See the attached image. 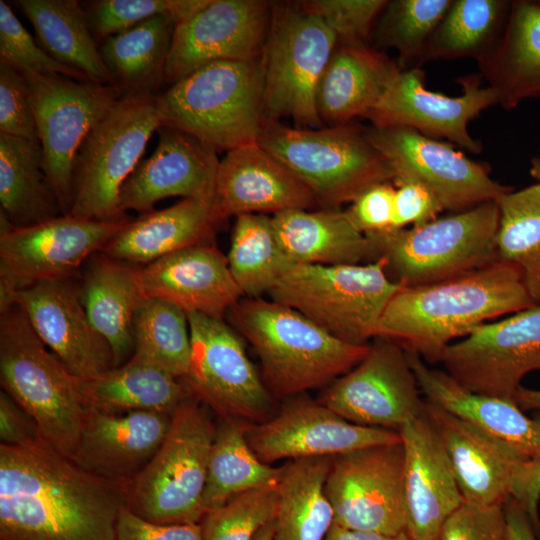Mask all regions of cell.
Here are the masks:
<instances>
[{
	"instance_id": "cell-42",
	"label": "cell",
	"mask_w": 540,
	"mask_h": 540,
	"mask_svg": "<svg viewBox=\"0 0 540 540\" xmlns=\"http://www.w3.org/2000/svg\"><path fill=\"white\" fill-rule=\"evenodd\" d=\"M498 258L515 264L535 304H540V183L510 190L496 200Z\"/></svg>"
},
{
	"instance_id": "cell-62",
	"label": "cell",
	"mask_w": 540,
	"mask_h": 540,
	"mask_svg": "<svg viewBox=\"0 0 540 540\" xmlns=\"http://www.w3.org/2000/svg\"><path fill=\"white\" fill-rule=\"evenodd\" d=\"M531 173L537 179L538 183H540V162L539 161L537 160L534 161Z\"/></svg>"
},
{
	"instance_id": "cell-43",
	"label": "cell",
	"mask_w": 540,
	"mask_h": 540,
	"mask_svg": "<svg viewBox=\"0 0 540 540\" xmlns=\"http://www.w3.org/2000/svg\"><path fill=\"white\" fill-rule=\"evenodd\" d=\"M133 358L183 379L189 369L191 337L187 314L157 298L144 297L132 322Z\"/></svg>"
},
{
	"instance_id": "cell-3",
	"label": "cell",
	"mask_w": 540,
	"mask_h": 540,
	"mask_svg": "<svg viewBox=\"0 0 540 540\" xmlns=\"http://www.w3.org/2000/svg\"><path fill=\"white\" fill-rule=\"evenodd\" d=\"M229 324L253 347L261 377L278 399L302 395L332 383L355 367L368 345L333 336L298 311L262 298H241L229 311Z\"/></svg>"
},
{
	"instance_id": "cell-13",
	"label": "cell",
	"mask_w": 540,
	"mask_h": 540,
	"mask_svg": "<svg viewBox=\"0 0 540 540\" xmlns=\"http://www.w3.org/2000/svg\"><path fill=\"white\" fill-rule=\"evenodd\" d=\"M24 77L42 149L43 171L60 213L65 215L72 205L78 150L122 93L113 85L75 80L60 74Z\"/></svg>"
},
{
	"instance_id": "cell-51",
	"label": "cell",
	"mask_w": 540,
	"mask_h": 540,
	"mask_svg": "<svg viewBox=\"0 0 540 540\" xmlns=\"http://www.w3.org/2000/svg\"><path fill=\"white\" fill-rule=\"evenodd\" d=\"M439 540H509L503 503H463L445 522Z\"/></svg>"
},
{
	"instance_id": "cell-24",
	"label": "cell",
	"mask_w": 540,
	"mask_h": 540,
	"mask_svg": "<svg viewBox=\"0 0 540 540\" xmlns=\"http://www.w3.org/2000/svg\"><path fill=\"white\" fill-rule=\"evenodd\" d=\"M398 432L404 449L406 532L413 540H439L445 522L463 504L450 461L425 408Z\"/></svg>"
},
{
	"instance_id": "cell-53",
	"label": "cell",
	"mask_w": 540,
	"mask_h": 540,
	"mask_svg": "<svg viewBox=\"0 0 540 540\" xmlns=\"http://www.w3.org/2000/svg\"><path fill=\"white\" fill-rule=\"evenodd\" d=\"M394 193L390 182L374 184L361 192L346 210L355 227L365 235L391 230Z\"/></svg>"
},
{
	"instance_id": "cell-50",
	"label": "cell",
	"mask_w": 540,
	"mask_h": 540,
	"mask_svg": "<svg viewBox=\"0 0 540 540\" xmlns=\"http://www.w3.org/2000/svg\"><path fill=\"white\" fill-rule=\"evenodd\" d=\"M0 134L38 140L27 80L21 73L2 63H0Z\"/></svg>"
},
{
	"instance_id": "cell-21",
	"label": "cell",
	"mask_w": 540,
	"mask_h": 540,
	"mask_svg": "<svg viewBox=\"0 0 540 540\" xmlns=\"http://www.w3.org/2000/svg\"><path fill=\"white\" fill-rule=\"evenodd\" d=\"M456 97L426 89L424 72L415 67L401 70L375 108L366 116L375 127H407L431 138H445L457 146L480 153L482 145L468 131L469 122L494 104L496 91L481 86V76L460 79Z\"/></svg>"
},
{
	"instance_id": "cell-46",
	"label": "cell",
	"mask_w": 540,
	"mask_h": 540,
	"mask_svg": "<svg viewBox=\"0 0 540 540\" xmlns=\"http://www.w3.org/2000/svg\"><path fill=\"white\" fill-rule=\"evenodd\" d=\"M278 504L277 483L241 493L204 515L202 540H255L273 521Z\"/></svg>"
},
{
	"instance_id": "cell-19",
	"label": "cell",
	"mask_w": 540,
	"mask_h": 540,
	"mask_svg": "<svg viewBox=\"0 0 540 540\" xmlns=\"http://www.w3.org/2000/svg\"><path fill=\"white\" fill-rule=\"evenodd\" d=\"M245 436L255 455L269 465L401 442L397 431L351 423L301 395L285 399L270 419L249 425Z\"/></svg>"
},
{
	"instance_id": "cell-38",
	"label": "cell",
	"mask_w": 540,
	"mask_h": 540,
	"mask_svg": "<svg viewBox=\"0 0 540 540\" xmlns=\"http://www.w3.org/2000/svg\"><path fill=\"white\" fill-rule=\"evenodd\" d=\"M174 29L162 13L104 40L102 58L122 94L153 93L164 83Z\"/></svg>"
},
{
	"instance_id": "cell-45",
	"label": "cell",
	"mask_w": 540,
	"mask_h": 540,
	"mask_svg": "<svg viewBox=\"0 0 540 540\" xmlns=\"http://www.w3.org/2000/svg\"><path fill=\"white\" fill-rule=\"evenodd\" d=\"M453 0L388 1L376 31L381 47L422 61L428 43Z\"/></svg>"
},
{
	"instance_id": "cell-14",
	"label": "cell",
	"mask_w": 540,
	"mask_h": 540,
	"mask_svg": "<svg viewBox=\"0 0 540 540\" xmlns=\"http://www.w3.org/2000/svg\"><path fill=\"white\" fill-rule=\"evenodd\" d=\"M0 217V306L19 289L68 278L131 219L98 221L65 214L14 227L2 212Z\"/></svg>"
},
{
	"instance_id": "cell-61",
	"label": "cell",
	"mask_w": 540,
	"mask_h": 540,
	"mask_svg": "<svg viewBox=\"0 0 540 540\" xmlns=\"http://www.w3.org/2000/svg\"><path fill=\"white\" fill-rule=\"evenodd\" d=\"M274 528L273 521L263 527L257 534L255 540H273Z\"/></svg>"
},
{
	"instance_id": "cell-39",
	"label": "cell",
	"mask_w": 540,
	"mask_h": 540,
	"mask_svg": "<svg viewBox=\"0 0 540 540\" xmlns=\"http://www.w3.org/2000/svg\"><path fill=\"white\" fill-rule=\"evenodd\" d=\"M0 203V212L14 227L58 216L59 206L43 171L38 140L0 134Z\"/></svg>"
},
{
	"instance_id": "cell-58",
	"label": "cell",
	"mask_w": 540,
	"mask_h": 540,
	"mask_svg": "<svg viewBox=\"0 0 540 540\" xmlns=\"http://www.w3.org/2000/svg\"><path fill=\"white\" fill-rule=\"evenodd\" d=\"M325 540H413L404 531L398 534H384L371 531L350 530L333 525Z\"/></svg>"
},
{
	"instance_id": "cell-2",
	"label": "cell",
	"mask_w": 540,
	"mask_h": 540,
	"mask_svg": "<svg viewBox=\"0 0 540 540\" xmlns=\"http://www.w3.org/2000/svg\"><path fill=\"white\" fill-rule=\"evenodd\" d=\"M533 305L520 269L497 258L438 282L402 287L381 317L378 336L437 363L455 339Z\"/></svg>"
},
{
	"instance_id": "cell-7",
	"label": "cell",
	"mask_w": 540,
	"mask_h": 540,
	"mask_svg": "<svg viewBox=\"0 0 540 540\" xmlns=\"http://www.w3.org/2000/svg\"><path fill=\"white\" fill-rule=\"evenodd\" d=\"M257 143L330 209L352 202L374 184L394 180L366 129L350 123L325 128L266 123Z\"/></svg>"
},
{
	"instance_id": "cell-55",
	"label": "cell",
	"mask_w": 540,
	"mask_h": 540,
	"mask_svg": "<svg viewBox=\"0 0 540 540\" xmlns=\"http://www.w3.org/2000/svg\"><path fill=\"white\" fill-rule=\"evenodd\" d=\"M0 441L19 447L45 442L35 421L3 390L0 392Z\"/></svg>"
},
{
	"instance_id": "cell-54",
	"label": "cell",
	"mask_w": 540,
	"mask_h": 540,
	"mask_svg": "<svg viewBox=\"0 0 540 540\" xmlns=\"http://www.w3.org/2000/svg\"><path fill=\"white\" fill-rule=\"evenodd\" d=\"M116 540H202V529L200 523L157 524L124 505L117 518Z\"/></svg>"
},
{
	"instance_id": "cell-59",
	"label": "cell",
	"mask_w": 540,
	"mask_h": 540,
	"mask_svg": "<svg viewBox=\"0 0 540 540\" xmlns=\"http://www.w3.org/2000/svg\"><path fill=\"white\" fill-rule=\"evenodd\" d=\"M211 0H168V14L175 25L184 23L194 18L205 9Z\"/></svg>"
},
{
	"instance_id": "cell-18",
	"label": "cell",
	"mask_w": 540,
	"mask_h": 540,
	"mask_svg": "<svg viewBox=\"0 0 540 540\" xmlns=\"http://www.w3.org/2000/svg\"><path fill=\"white\" fill-rule=\"evenodd\" d=\"M366 133L390 165L393 181L423 184L444 209L461 212L512 190L492 179L485 164L411 128L372 126Z\"/></svg>"
},
{
	"instance_id": "cell-35",
	"label": "cell",
	"mask_w": 540,
	"mask_h": 540,
	"mask_svg": "<svg viewBox=\"0 0 540 540\" xmlns=\"http://www.w3.org/2000/svg\"><path fill=\"white\" fill-rule=\"evenodd\" d=\"M15 5L32 24L37 43L55 61L88 81L116 86L76 0H18Z\"/></svg>"
},
{
	"instance_id": "cell-44",
	"label": "cell",
	"mask_w": 540,
	"mask_h": 540,
	"mask_svg": "<svg viewBox=\"0 0 540 540\" xmlns=\"http://www.w3.org/2000/svg\"><path fill=\"white\" fill-rule=\"evenodd\" d=\"M508 5L502 0H453L421 62L464 56L479 61L498 41Z\"/></svg>"
},
{
	"instance_id": "cell-47",
	"label": "cell",
	"mask_w": 540,
	"mask_h": 540,
	"mask_svg": "<svg viewBox=\"0 0 540 540\" xmlns=\"http://www.w3.org/2000/svg\"><path fill=\"white\" fill-rule=\"evenodd\" d=\"M0 63L24 76L60 74L75 80L88 81L79 72L51 58L3 0H0Z\"/></svg>"
},
{
	"instance_id": "cell-40",
	"label": "cell",
	"mask_w": 540,
	"mask_h": 540,
	"mask_svg": "<svg viewBox=\"0 0 540 540\" xmlns=\"http://www.w3.org/2000/svg\"><path fill=\"white\" fill-rule=\"evenodd\" d=\"M248 426L229 419H220L216 425L203 494L205 512L236 495L277 483L279 467L266 464L255 455L245 436Z\"/></svg>"
},
{
	"instance_id": "cell-6",
	"label": "cell",
	"mask_w": 540,
	"mask_h": 540,
	"mask_svg": "<svg viewBox=\"0 0 540 540\" xmlns=\"http://www.w3.org/2000/svg\"><path fill=\"white\" fill-rule=\"evenodd\" d=\"M402 287L378 258L362 264H296L268 295L338 339L368 345L378 336L389 301Z\"/></svg>"
},
{
	"instance_id": "cell-4",
	"label": "cell",
	"mask_w": 540,
	"mask_h": 540,
	"mask_svg": "<svg viewBox=\"0 0 540 540\" xmlns=\"http://www.w3.org/2000/svg\"><path fill=\"white\" fill-rule=\"evenodd\" d=\"M263 81V56L207 64L156 95L161 125L216 152L256 143L264 125Z\"/></svg>"
},
{
	"instance_id": "cell-1",
	"label": "cell",
	"mask_w": 540,
	"mask_h": 540,
	"mask_svg": "<svg viewBox=\"0 0 540 540\" xmlns=\"http://www.w3.org/2000/svg\"><path fill=\"white\" fill-rule=\"evenodd\" d=\"M127 495L46 442L0 444V540H116Z\"/></svg>"
},
{
	"instance_id": "cell-30",
	"label": "cell",
	"mask_w": 540,
	"mask_h": 540,
	"mask_svg": "<svg viewBox=\"0 0 540 540\" xmlns=\"http://www.w3.org/2000/svg\"><path fill=\"white\" fill-rule=\"evenodd\" d=\"M401 70L367 43L338 45L318 87L317 108L322 122L336 126L366 117Z\"/></svg>"
},
{
	"instance_id": "cell-20",
	"label": "cell",
	"mask_w": 540,
	"mask_h": 540,
	"mask_svg": "<svg viewBox=\"0 0 540 540\" xmlns=\"http://www.w3.org/2000/svg\"><path fill=\"white\" fill-rule=\"evenodd\" d=\"M263 0H211L194 18L175 25L164 83L173 85L217 61H250L263 56L271 23Z\"/></svg>"
},
{
	"instance_id": "cell-23",
	"label": "cell",
	"mask_w": 540,
	"mask_h": 540,
	"mask_svg": "<svg viewBox=\"0 0 540 540\" xmlns=\"http://www.w3.org/2000/svg\"><path fill=\"white\" fill-rule=\"evenodd\" d=\"M152 155L139 162L124 182L121 208L141 215L162 199L180 196L211 204L220 160L216 151L196 138L161 125Z\"/></svg>"
},
{
	"instance_id": "cell-57",
	"label": "cell",
	"mask_w": 540,
	"mask_h": 540,
	"mask_svg": "<svg viewBox=\"0 0 540 540\" xmlns=\"http://www.w3.org/2000/svg\"><path fill=\"white\" fill-rule=\"evenodd\" d=\"M509 540H538V535L529 518L510 496L503 503Z\"/></svg>"
},
{
	"instance_id": "cell-29",
	"label": "cell",
	"mask_w": 540,
	"mask_h": 540,
	"mask_svg": "<svg viewBox=\"0 0 540 540\" xmlns=\"http://www.w3.org/2000/svg\"><path fill=\"white\" fill-rule=\"evenodd\" d=\"M424 408L443 443L463 503H504L515 467L526 460L509 446L426 400Z\"/></svg>"
},
{
	"instance_id": "cell-48",
	"label": "cell",
	"mask_w": 540,
	"mask_h": 540,
	"mask_svg": "<svg viewBox=\"0 0 540 540\" xmlns=\"http://www.w3.org/2000/svg\"><path fill=\"white\" fill-rule=\"evenodd\" d=\"M385 0H309L300 6L318 17L336 36L338 45L367 43Z\"/></svg>"
},
{
	"instance_id": "cell-56",
	"label": "cell",
	"mask_w": 540,
	"mask_h": 540,
	"mask_svg": "<svg viewBox=\"0 0 540 540\" xmlns=\"http://www.w3.org/2000/svg\"><path fill=\"white\" fill-rule=\"evenodd\" d=\"M509 496L523 509L540 537V458L522 461L515 467Z\"/></svg>"
},
{
	"instance_id": "cell-17",
	"label": "cell",
	"mask_w": 540,
	"mask_h": 540,
	"mask_svg": "<svg viewBox=\"0 0 540 540\" xmlns=\"http://www.w3.org/2000/svg\"><path fill=\"white\" fill-rule=\"evenodd\" d=\"M422 396L405 348L378 336L366 356L330 383L318 401L351 423L398 432L424 411Z\"/></svg>"
},
{
	"instance_id": "cell-31",
	"label": "cell",
	"mask_w": 540,
	"mask_h": 540,
	"mask_svg": "<svg viewBox=\"0 0 540 540\" xmlns=\"http://www.w3.org/2000/svg\"><path fill=\"white\" fill-rule=\"evenodd\" d=\"M217 227L211 204L183 199L130 219L100 253L120 262L147 265L187 247L213 242Z\"/></svg>"
},
{
	"instance_id": "cell-5",
	"label": "cell",
	"mask_w": 540,
	"mask_h": 540,
	"mask_svg": "<svg viewBox=\"0 0 540 540\" xmlns=\"http://www.w3.org/2000/svg\"><path fill=\"white\" fill-rule=\"evenodd\" d=\"M0 382L36 423L44 441L72 457L87 406L74 377L15 304L0 310Z\"/></svg>"
},
{
	"instance_id": "cell-12",
	"label": "cell",
	"mask_w": 540,
	"mask_h": 540,
	"mask_svg": "<svg viewBox=\"0 0 540 540\" xmlns=\"http://www.w3.org/2000/svg\"><path fill=\"white\" fill-rule=\"evenodd\" d=\"M191 356L182 379L192 397L216 413L252 425L276 413L274 397L250 361L243 338L223 319L187 314Z\"/></svg>"
},
{
	"instance_id": "cell-26",
	"label": "cell",
	"mask_w": 540,
	"mask_h": 540,
	"mask_svg": "<svg viewBox=\"0 0 540 540\" xmlns=\"http://www.w3.org/2000/svg\"><path fill=\"white\" fill-rule=\"evenodd\" d=\"M171 416L151 411L109 412L87 408L70 459L94 476L129 485L161 446Z\"/></svg>"
},
{
	"instance_id": "cell-33",
	"label": "cell",
	"mask_w": 540,
	"mask_h": 540,
	"mask_svg": "<svg viewBox=\"0 0 540 540\" xmlns=\"http://www.w3.org/2000/svg\"><path fill=\"white\" fill-rule=\"evenodd\" d=\"M91 261L79 287L81 303L91 325L109 345L118 367L134 353L132 322L144 298L140 267L102 253Z\"/></svg>"
},
{
	"instance_id": "cell-16",
	"label": "cell",
	"mask_w": 540,
	"mask_h": 540,
	"mask_svg": "<svg viewBox=\"0 0 540 540\" xmlns=\"http://www.w3.org/2000/svg\"><path fill=\"white\" fill-rule=\"evenodd\" d=\"M325 492L335 525L391 535L406 531L402 441L333 456Z\"/></svg>"
},
{
	"instance_id": "cell-34",
	"label": "cell",
	"mask_w": 540,
	"mask_h": 540,
	"mask_svg": "<svg viewBox=\"0 0 540 540\" xmlns=\"http://www.w3.org/2000/svg\"><path fill=\"white\" fill-rule=\"evenodd\" d=\"M478 62L504 108L540 95V4L513 2L503 35Z\"/></svg>"
},
{
	"instance_id": "cell-8",
	"label": "cell",
	"mask_w": 540,
	"mask_h": 540,
	"mask_svg": "<svg viewBox=\"0 0 540 540\" xmlns=\"http://www.w3.org/2000/svg\"><path fill=\"white\" fill-rule=\"evenodd\" d=\"M212 411L190 397L171 416L168 433L128 485L127 506L157 524L200 523L216 425Z\"/></svg>"
},
{
	"instance_id": "cell-22",
	"label": "cell",
	"mask_w": 540,
	"mask_h": 540,
	"mask_svg": "<svg viewBox=\"0 0 540 540\" xmlns=\"http://www.w3.org/2000/svg\"><path fill=\"white\" fill-rule=\"evenodd\" d=\"M12 304L23 311L38 337L74 377L89 380L115 367L109 345L87 317L80 288L68 278L19 289L0 308Z\"/></svg>"
},
{
	"instance_id": "cell-32",
	"label": "cell",
	"mask_w": 540,
	"mask_h": 540,
	"mask_svg": "<svg viewBox=\"0 0 540 540\" xmlns=\"http://www.w3.org/2000/svg\"><path fill=\"white\" fill-rule=\"evenodd\" d=\"M277 238L296 264L344 265L375 261L369 238L346 211L292 209L271 216Z\"/></svg>"
},
{
	"instance_id": "cell-27",
	"label": "cell",
	"mask_w": 540,
	"mask_h": 540,
	"mask_svg": "<svg viewBox=\"0 0 540 540\" xmlns=\"http://www.w3.org/2000/svg\"><path fill=\"white\" fill-rule=\"evenodd\" d=\"M144 297L167 301L186 314L223 319L241 298L226 255L213 242L197 244L140 267Z\"/></svg>"
},
{
	"instance_id": "cell-9",
	"label": "cell",
	"mask_w": 540,
	"mask_h": 540,
	"mask_svg": "<svg viewBox=\"0 0 540 540\" xmlns=\"http://www.w3.org/2000/svg\"><path fill=\"white\" fill-rule=\"evenodd\" d=\"M160 126L154 93L122 94L78 150L68 214L98 221L126 218L121 188Z\"/></svg>"
},
{
	"instance_id": "cell-60",
	"label": "cell",
	"mask_w": 540,
	"mask_h": 540,
	"mask_svg": "<svg viewBox=\"0 0 540 540\" xmlns=\"http://www.w3.org/2000/svg\"><path fill=\"white\" fill-rule=\"evenodd\" d=\"M514 401L521 410L540 411V389H530L520 386L514 395Z\"/></svg>"
},
{
	"instance_id": "cell-41",
	"label": "cell",
	"mask_w": 540,
	"mask_h": 540,
	"mask_svg": "<svg viewBox=\"0 0 540 540\" xmlns=\"http://www.w3.org/2000/svg\"><path fill=\"white\" fill-rule=\"evenodd\" d=\"M231 274L244 297L259 298L295 265L275 233L271 216L236 217L226 255Z\"/></svg>"
},
{
	"instance_id": "cell-25",
	"label": "cell",
	"mask_w": 540,
	"mask_h": 540,
	"mask_svg": "<svg viewBox=\"0 0 540 540\" xmlns=\"http://www.w3.org/2000/svg\"><path fill=\"white\" fill-rule=\"evenodd\" d=\"M318 204L313 192L257 142L220 160L211 212L220 223L244 214L272 215Z\"/></svg>"
},
{
	"instance_id": "cell-49",
	"label": "cell",
	"mask_w": 540,
	"mask_h": 540,
	"mask_svg": "<svg viewBox=\"0 0 540 540\" xmlns=\"http://www.w3.org/2000/svg\"><path fill=\"white\" fill-rule=\"evenodd\" d=\"M82 6L94 38L101 40L169 9L168 0H96Z\"/></svg>"
},
{
	"instance_id": "cell-15",
	"label": "cell",
	"mask_w": 540,
	"mask_h": 540,
	"mask_svg": "<svg viewBox=\"0 0 540 540\" xmlns=\"http://www.w3.org/2000/svg\"><path fill=\"white\" fill-rule=\"evenodd\" d=\"M439 362L465 389L514 400L522 379L540 370V304L480 325L448 345Z\"/></svg>"
},
{
	"instance_id": "cell-28",
	"label": "cell",
	"mask_w": 540,
	"mask_h": 540,
	"mask_svg": "<svg viewBox=\"0 0 540 540\" xmlns=\"http://www.w3.org/2000/svg\"><path fill=\"white\" fill-rule=\"evenodd\" d=\"M406 353L427 402L504 443L524 460L540 458V411L530 417L514 400L471 392L444 370L429 367L416 352Z\"/></svg>"
},
{
	"instance_id": "cell-52",
	"label": "cell",
	"mask_w": 540,
	"mask_h": 540,
	"mask_svg": "<svg viewBox=\"0 0 540 540\" xmlns=\"http://www.w3.org/2000/svg\"><path fill=\"white\" fill-rule=\"evenodd\" d=\"M395 184L392 229H404L428 223L444 209L435 194L423 184L409 179Z\"/></svg>"
},
{
	"instance_id": "cell-11",
	"label": "cell",
	"mask_w": 540,
	"mask_h": 540,
	"mask_svg": "<svg viewBox=\"0 0 540 540\" xmlns=\"http://www.w3.org/2000/svg\"><path fill=\"white\" fill-rule=\"evenodd\" d=\"M272 20L263 54L264 124L290 119L298 128H320L318 87L338 40L300 4Z\"/></svg>"
},
{
	"instance_id": "cell-36",
	"label": "cell",
	"mask_w": 540,
	"mask_h": 540,
	"mask_svg": "<svg viewBox=\"0 0 540 540\" xmlns=\"http://www.w3.org/2000/svg\"><path fill=\"white\" fill-rule=\"evenodd\" d=\"M332 457L290 460L279 467L273 540H325L335 524L325 492Z\"/></svg>"
},
{
	"instance_id": "cell-37",
	"label": "cell",
	"mask_w": 540,
	"mask_h": 540,
	"mask_svg": "<svg viewBox=\"0 0 540 540\" xmlns=\"http://www.w3.org/2000/svg\"><path fill=\"white\" fill-rule=\"evenodd\" d=\"M79 388L87 408L109 412L172 414L192 397L182 379L133 357L96 378L79 379Z\"/></svg>"
},
{
	"instance_id": "cell-10",
	"label": "cell",
	"mask_w": 540,
	"mask_h": 540,
	"mask_svg": "<svg viewBox=\"0 0 540 540\" xmlns=\"http://www.w3.org/2000/svg\"><path fill=\"white\" fill-rule=\"evenodd\" d=\"M499 216L496 201H489L422 225L366 236L393 280L404 286L424 285L497 259Z\"/></svg>"
}]
</instances>
